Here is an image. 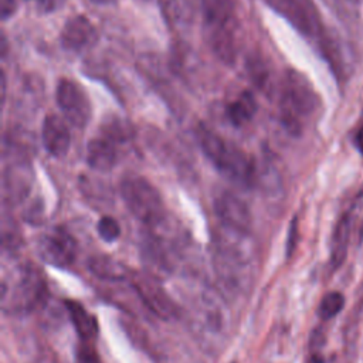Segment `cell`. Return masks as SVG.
I'll return each instance as SVG.
<instances>
[{"instance_id":"cell-24","label":"cell","mask_w":363,"mask_h":363,"mask_svg":"<svg viewBox=\"0 0 363 363\" xmlns=\"http://www.w3.org/2000/svg\"><path fill=\"white\" fill-rule=\"evenodd\" d=\"M0 14L3 20L11 17L17 10V0H0Z\"/></svg>"},{"instance_id":"cell-17","label":"cell","mask_w":363,"mask_h":363,"mask_svg":"<svg viewBox=\"0 0 363 363\" xmlns=\"http://www.w3.org/2000/svg\"><path fill=\"white\" fill-rule=\"evenodd\" d=\"M88 268L96 278L109 282H119L132 277L123 264L108 255L91 257L88 259Z\"/></svg>"},{"instance_id":"cell-8","label":"cell","mask_w":363,"mask_h":363,"mask_svg":"<svg viewBox=\"0 0 363 363\" xmlns=\"http://www.w3.org/2000/svg\"><path fill=\"white\" fill-rule=\"evenodd\" d=\"M132 286L143 305L163 320L174 319L179 313L176 303L159 284V279L149 274H132Z\"/></svg>"},{"instance_id":"cell-22","label":"cell","mask_w":363,"mask_h":363,"mask_svg":"<svg viewBox=\"0 0 363 363\" xmlns=\"http://www.w3.org/2000/svg\"><path fill=\"white\" fill-rule=\"evenodd\" d=\"M330 3L342 18L353 20L359 14L360 0H330Z\"/></svg>"},{"instance_id":"cell-25","label":"cell","mask_w":363,"mask_h":363,"mask_svg":"<svg viewBox=\"0 0 363 363\" xmlns=\"http://www.w3.org/2000/svg\"><path fill=\"white\" fill-rule=\"evenodd\" d=\"M37 3V7L43 11V13H47L50 10L54 9V4H55V0H35Z\"/></svg>"},{"instance_id":"cell-20","label":"cell","mask_w":363,"mask_h":363,"mask_svg":"<svg viewBox=\"0 0 363 363\" xmlns=\"http://www.w3.org/2000/svg\"><path fill=\"white\" fill-rule=\"evenodd\" d=\"M345 306V296L340 292H328L319 302L318 315L319 318L328 320L336 316Z\"/></svg>"},{"instance_id":"cell-16","label":"cell","mask_w":363,"mask_h":363,"mask_svg":"<svg viewBox=\"0 0 363 363\" xmlns=\"http://www.w3.org/2000/svg\"><path fill=\"white\" fill-rule=\"evenodd\" d=\"M65 308L81 342L84 345H91L98 333L96 319L79 302L65 301Z\"/></svg>"},{"instance_id":"cell-5","label":"cell","mask_w":363,"mask_h":363,"mask_svg":"<svg viewBox=\"0 0 363 363\" xmlns=\"http://www.w3.org/2000/svg\"><path fill=\"white\" fill-rule=\"evenodd\" d=\"M121 196L135 218L156 227L164 221V204L153 184L140 176L126 177L121 183Z\"/></svg>"},{"instance_id":"cell-7","label":"cell","mask_w":363,"mask_h":363,"mask_svg":"<svg viewBox=\"0 0 363 363\" xmlns=\"http://www.w3.org/2000/svg\"><path fill=\"white\" fill-rule=\"evenodd\" d=\"M77 241L64 228H52L48 233L40 235L37 241V252L40 258L55 267L68 268L77 258Z\"/></svg>"},{"instance_id":"cell-14","label":"cell","mask_w":363,"mask_h":363,"mask_svg":"<svg viewBox=\"0 0 363 363\" xmlns=\"http://www.w3.org/2000/svg\"><path fill=\"white\" fill-rule=\"evenodd\" d=\"M118 142L108 133H101L86 146V162L96 172H109L118 162Z\"/></svg>"},{"instance_id":"cell-1","label":"cell","mask_w":363,"mask_h":363,"mask_svg":"<svg viewBox=\"0 0 363 363\" xmlns=\"http://www.w3.org/2000/svg\"><path fill=\"white\" fill-rule=\"evenodd\" d=\"M45 278L35 265H18L1 281L0 305L6 315L33 312L45 301Z\"/></svg>"},{"instance_id":"cell-15","label":"cell","mask_w":363,"mask_h":363,"mask_svg":"<svg viewBox=\"0 0 363 363\" xmlns=\"http://www.w3.org/2000/svg\"><path fill=\"white\" fill-rule=\"evenodd\" d=\"M33 183V172L28 163H13L4 172L3 187L4 199L10 203L21 201L30 191Z\"/></svg>"},{"instance_id":"cell-2","label":"cell","mask_w":363,"mask_h":363,"mask_svg":"<svg viewBox=\"0 0 363 363\" xmlns=\"http://www.w3.org/2000/svg\"><path fill=\"white\" fill-rule=\"evenodd\" d=\"M247 237L248 234L223 227V233L216 241V272L220 281L231 289H240L251 279L252 254L245 245Z\"/></svg>"},{"instance_id":"cell-10","label":"cell","mask_w":363,"mask_h":363,"mask_svg":"<svg viewBox=\"0 0 363 363\" xmlns=\"http://www.w3.org/2000/svg\"><path fill=\"white\" fill-rule=\"evenodd\" d=\"M214 211L221 227L248 234L251 227V214L247 204L230 191H224L214 200Z\"/></svg>"},{"instance_id":"cell-19","label":"cell","mask_w":363,"mask_h":363,"mask_svg":"<svg viewBox=\"0 0 363 363\" xmlns=\"http://www.w3.org/2000/svg\"><path fill=\"white\" fill-rule=\"evenodd\" d=\"M349 234H350V218H349V214H343L336 223V227L332 235V242H330V264L333 268L340 267L346 258Z\"/></svg>"},{"instance_id":"cell-27","label":"cell","mask_w":363,"mask_h":363,"mask_svg":"<svg viewBox=\"0 0 363 363\" xmlns=\"http://www.w3.org/2000/svg\"><path fill=\"white\" fill-rule=\"evenodd\" d=\"M91 3H94V4H112V3H115L116 0H89Z\"/></svg>"},{"instance_id":"cell-6","label":"cell","mask_w":363,"mask_h":363,"mask_svg":"<svg viewBox=\"0 0 363 363\" xmlns=\"http://www.w3.org/2000/svg\"><path fill=\"white\" fill-rule=\"evenodd\" d=\"M265 3L302 35L316 40L323 35V24L313 0H265Z\"/></svg>"},{"instance_id":"cell-12","label":"cell","mask_w":363,"mask_h":363,"mask_svg":"<svg viewBox=\"0 0 363 363\" xmlns=\"http://www.w3.org/2000/svg\"><path fill=\"white\" fill-rule=\"evenodd\" d=\"M43 145L51 156L62 157L71 146V132L67 122L58 115H48L44 118L41 129Z\"/></svg>"},{"instance_id":"cell-26","label":"cell","mask_w":363,"mask_h":363,"mask_svg":"<svg viewBox=\"0 0 363 363\" xmlns=\"http://www.w3.org/2000/svg\"><path fill=\"white\" fill-rule=\"evenodd\" d=\"M354 145L359 149V152L363 155V126H360V129L354 136Z\"/></svg>"},{"instance_id":"cell-18","label":"cell","mask_w":363,"mask_h":363,"mask_svg":"<svg viewBox=\"0 0 363 363\" xmlns=\"http://www.w3.org/2000/svg\"><path fill=\"white\" fill-rule=\"evenodd\" d=\"M258 105L254 95L250 91H242L233 102L227 106V119L231 125L240 128L247 125L257 113Z\"/></svg>"},{"instance_id":"cell-21","label":"cell","mask_w":363,"mask_h":363,"mask_svg":"<svg viewBox=\"0 0 363 363\" xmlns=\"http://www.w3.org/2000/svg\"><path fill=\"white\" fill-rule=\"evenodd\" d=\"M96 231L104 241L113 242L121 235V225L113 217L104 216L99 218V221L96 224Z\"/></svg>"},{"instance_id":"cell-13","label":"cell","mask_w":363,"mask_h":363,"mask_svg":"<svg viewBox=\"0 0 363 363\" xmlns=\"http://www.w3.org/2000/svg\"><path fill=\"white\" fill-rule=\"evenodd\" d=\"M207 31L235 28V0H199Z\"/></svg>"},{"instance_id":"cell-9","label":"cell","mask_w":363,"mask_h":363,"mask_svg":"<svg viewBox=\"0 0 363 363\" xmlns=\"http://www.w3.org/2000/svg\"><path fill=\"white\" fill-rule=\"evenodd\" d=\"M57 104L65 119L77 128H85L91 118V102L85 91L72 79L61 78L55 91Z\"/></svg>"},{"instance_id":"cell-4","label":"cell","mask_w":363,"mask_h":363,"mask_svg":"<svg viewBox=\"0 0 363 363\" xmlns=\"http://www.w3.org/2000/svg\"><path fill=\"white\" fill-rule=\"evenodd\" d=\"M197 140L204 155L231 180L244 186L252 183L254 164L242 150L203 125L197 128Z\"/></svg>"},{"instance_id":"cell-23","label":"cell","mask_w":363,"mask_h":363,"mask_svg":"<svg viewBox=\"0 0 363 363\" xmlns=\"http://www.w3.org/2000/svg\"><path fill=\"white\" fill-rule=\"evenodd\" d=\"M296 237H298V223H296V218H294L289 228L288 241H286V257H289L294 252L296 247Z\"/></svg>"},{"instance_id":"cell-3","label":"cell","mask_w":363,"mask_h":363,"mask_svg":"<svg viewBox=\"0 0 363 363\" xmlns=\"http://www.w3.org/2000/svg\"><path fill=\"white\" fill-rule=\"evenodd\" d=\"M319 106V98L309 79L298 71H288L281 92V122L291 135L302 132V119Z\"/></svg>"},{"instance_id":"cell-11","label":"cell","mask_w":363,"mask_h":363,"mask_svg":"<svg viewBox=\"0 0 363 363\" xmlns=\"http://www.w3.org/2000/svg\"><path fill=\"white\" fill-rule=\"evenodd\" d=\"M60 40L65 50L82 51L98 41V31L85 16H75L64 24Z\"/></svg>"}]
</instances>
